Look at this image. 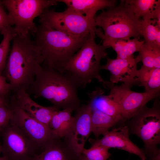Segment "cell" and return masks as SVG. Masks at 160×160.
Here are the masks:
<instances>
[{
    "label": "cell",
    "mask_w": 160,
    "mask_h": 160,
    "mask_svg": "<svg viewBox=\"0 0 160 160\" xmlns=\"http://www.w3.org/2000/svg\"><path fill=\"white\" fill-rule=\"evenodd\" d=\"M80 86L69 73H61L41 65L37 68L34 81L26 91L35 98L43 97L58 109L76 111L81 101L78 96Z\"/></svg>",
    "instance_id": "cell-1"
},
{
    "label": "cell",
    "mask_w": 160,
    "mask_h": 160,
    "mask_svg": "<svg viewBox=\"0 0 160 160\" xmlns=\"http://www.w3.org/2000/svg\"><path fill=\"white\" fill-rule=\"evenodd\" d=\"M5 68L6 79L11 91L15 92L21 89L26 91L33 84L38 67L44 62L41 52L29 35L17 34Z\"/></svg>",
    "instance_id": "cell-2"
},
{
    "label": "cell",
    "mask_w": 160,
    "mask_h": 160,
    "mask_svg": "<svg viewBox=\"0 0 160 160\" xmlns=\"http://www.w3.org/2000/svg\"><path fill=\"white\" fill-rule=\"evenodd\" d=\"M34 41L46 66L62 73L63 65L81 47L86 40L76 38L41 25Z\"/></svg>",
    "instance_id": "cell-3"
},
{
    "label": "cell",
    "mask_w": 160,
    "mask_h": 160,
    "mask_svg": "<svg viewBox=\"0 0 160 160\" xmlns=\"http://www.w3.org/2000/svg\"><path fill=\"white\" fill-rule=\"evenodd\" d=\"M95 31L90 33L89 38L81 47L63 65L62 73L71 74L84 88L94 79L103 83L104 80L100 76V62L107 56L108 47L97 44L95 41Z\"/></svg>",
    "instance_id": "cell-4"
},
{
    "label": "cell",
    "mask_w": 160,
    "mask_h": 160,
    "mask_svg": "<svg viewBox=\"0 0 160 160\" xmlns=\"http://www.w3.org/2000/svg\"><path fill=\"white\" fill-rule=\"evenodd\" d=\"M94 19L95 26L101 27L107 37L128 41L132 37L139 39L142 36V20L134 15L124 0L117 6L102 10Z\"/></svg>",
    "instance_id": "cell-5"
},
{
    "label": "cell",
    "mask_w": 160,
    "mask_h": 160,
    "mask_svg": "<svg viewBox=\"0 0 160 160\" xmlns=\"http://www.w3.org/2000/svg\"><path fill=\"white\" fill-rule=\"evenodd\" d=\"M39 17L41 25L79 39L88 38L96 28L95 20L69 8L61 12L47 9Z\"/></svg>",
    "instance_id": "cell-6"
},
{
    "label": "cell",
    "mask_w": 160,
    "mask_h": 160,
    "mask_svg": "<svg viewBox=\"0 0 160 160\" xmlns=\"http://www.w3.org/2000/svg\"><path fill=\"white\" fill-rule=\"evenodd\" d=\"M8 11L17 34L34 35L37 26L34 19L46 9L57 4V0H3L1 1Z\"/></svg>",
    "instance_id": "cell-7"
},
{
    "label": "cell",
    "mask_w": 160,
    "mask_h": 160,
    "mask_svg": "<svg viewBox=\"0 0 160 160\" xmlns=\"http://www.w3.org/2000/svg\"><path fill=\"white\" fill-rule=\"evenodd\" d=\"M159 97L155 98L153 106L145 105L130 119L128 125L129 134L140 137L144 144V152L157 148L160 143V106Z\"/></svg>",
    "instance_id": "cell-8"
},
{
    "label": "cell",
    "mask_w": 160,
    "mask_h": 160,
    "mask_svg": "<svg viewBox=\"0 0 160 160\" xmlns=\"http://www.w3.org/2000/svg\"><path fill=\"white\" fill-rule=\"evenodd\" d=\"M1 152L7 160H32L40 148L10 121L0 130Z\"/></svg>",
    "instance_id": "cell-9"
},
{
    "label": "cell",
    "mask_w": 160,
    "mask_h": 160,
    "mask_svg": "<svg viewBox=\"0 0 160 160\" xmlns=\"http://www.w3.org/2000/svg\"><path fill=\"white\" fill-rule=\"evenodd\" d=\"M102 84L104 87L110 90L108 97L119 106L123 119L125 120L133 116L146 104L159 96V92H139L132 91L124 84L116 85L109 81Z\"/></svg>",
    "instance_id": "cell-10"
},
{
    "label": "cell",
    "mask_w": 160,
    "mask_h": 160,
    "mask_svg": "<svg viewBox=\"0 0 160 160\" xmlns=\"http://www.w3.org/2000/svg\"><path fill=\"white\" fill-rule=\"evenodd\" d=\"M10 121L18 127L40 148L42 149L54 138L49 127L32 118L18 107L11 97Z\"/></svg>",
    "instance_id": "cell-11"
},
{
    "label": "cell",
    "mask_w": 160,
    "mask_h": 160,
    "mask_svg": "<svg viewBox=\"0 0 160 160\" xmlns=\"http://www.w3.org/2000/svg\"><path fill=\"white\" fill-rule=\"evenodd\" d=\"M106 58V64L101 65L100 68L101 69L110 72L111 82L114 84L122 82L129 88L136 85L140 86L137 77V65L141 61L139 54L136 58L132 59H112L107 56Z\"/></svg>",
    "instance_id": "cell-12"
},
{
    "label": "cell",
    "mask_w": 160,
    "mask_h": 160,
    "mask_svg": "<svg viewBox=\"0 0 160 160\" xmlns=\"http://www.w3.org/2000/svg\"><path fill=\"white\" fill-rule=\"evenodd\" d=\"M129 135L128 127L125 125L108 131L101 139L89 138V141L92 145H100L109 149H120L137 156L141 160H145L143 150L132 142L129 138Z\"/></svg>",
    "instance_id": "cell-13"
},
{
    "label": "cell",
    "mask_w": 160,
    "mask_h": 160,
    "mask_svg": "<svg viewBox=\"0 0 160 160\" xmlns=\"http://www.w3.org/2000/svg\"><path fill=\"white\" fill-rule=\"evenodd\" d=\"M72 127L67 137L80 152L82 151L91 132L92 110L88 103L83 105L76 111Z\"/></svg>",
    "instance_id": "cell-14"
},
{
    "label": "cell",
    "mask_w": 160,
    "mask_h": 160,
    "mask_svg": "<svg viewBox=\"0 0 160 160\" xmlns=\"http://www.w3.org/2000/svg\"><path fill=\"white\" fill-rule=\"evenodd\" d=\"M81 154L67 137L55 138L32 160H77Z\"/></svg>",
    "instance_id": "cell-15"
},
{
    "label": "cell",
    "mask_w": 160,
    "mask_h": 160,
    "mask_svg": "<svg viewBox=\"0 0 160 160\" xmlns=\"http://www.w3.org/2000/svg\"><path fill=\"white\" fill-rule=\"evenodd\" d=\"M12 96L15 104L31 116L46 125L49 124L54 113L60 110L54 106L44 107L35 102L24 89Z\"/></svg>",
    "instance_id": "cell-16"
},
{
    "label": "cell",
    "mask_w": 160,
    "mask_h": 160,
    "mask_svg": "<svg viewBox=\"0 0 160 160\" xmlns=\"http://www.w3.org/2000/svg\"><path fill=\"white\" fill-rule=\"evenodd\" d=\"M71 8L83 15L89 20H94L99 10L109 9L116 6V0H57Z\"/></svg>",
    "instance_id": "cell-17"
},
{
    "label": "cell",
    "mask_w": 160,
    "mask_h": 160,
    "mask_svg": "<svg viewBox=\"0 0 160 160\" xmlns=\"http://www.w3.org/2000/svg\"><path fill=\"white\" fill-rule=\"evenodd\" d=\"M104 90L99 87H96L92 92L87 93L90 99L88 103L92 111L98 110L111 116H121L123 117L121 111L118 105L108 95H104Z\"/></svg>",
    "instance_id": "cell-18"
},
{
    "label": "cell",
    "mask_w": 160,
    "mask_h": 160,
    "mask_svg": "<svg viewBox=\"0 0 160 160\" xmlns=\"http://www.w3.org/2000/svg\"><path fill=\"white\" fill-rule=\"evenodd\" d=\"M134 15L143 20L156 19L160 26V1L125 0Z\"/></svg>",
    "instance_id": "cell-19"
},
{
    "label": "cell",
    "mask_w": 160,
    "mask_h": 160,
    "mask_svg": "<svg viewBox=\"0 0 160 160\" xmlns=\"http://www.w3.org/2000/svg\"><path fill=\"white\" fill-rule=\"evenodd\" d=\"M73 111L71 109H64L54 113L49 126L54 137L63 138L69 134L73 123Z\"/></svg>",
    "instance_id": "cell-20"
},
{
    "label": "cell",
    "mask_w": 160,
    "mask_h": 160,
    "mask_svg": "<svg viewBox=\"0 0 160 160\" xmlns=\"http://www.w3.org/2000/svg\"><path fill=\"white\" fill-rule=\"evenodd\" d=\"M121 116H112L98 110L92 111L91 116V132L96 139L99 138L119 121L122 120Z\"/></svg>",
    "instance_id": "cell-21"
},
{
    "label": "cell",
    "mask_w": 160,
    "mask_h": 160,
    "mask_svg": "<svg viewBox=\"0 0 160 160\" xmlns=\"http://www.w3.org/2000/svg\"><path fill=\"white\" fill-rule=\"evenodd\" d=\"M137 77L140 86L144 87V92L160 91V68H148L142 65L137 70Z\"/></svg>",
    "instance_id": "cell-22"
},
{
    "label": "cell",
    "mask_w": 160,
    "mask_h": 160,
    "mask_svg": "<svg viewBox=\"0 0 160 160\" xmlns=\"http://www.w3.org/2000/svg\"><path fill=\"white\" fill-rule=\"evenodd\" d=\"M160 26L156 20H142L141 30L144 43L147 45L160 48Z\"/></svg>",
    "instance_id": "cell-23"
},
{
    "label": "cell",
    "mask_w": 160,
    "mask_h": 160,
    "mask_svg": "<svg viewBox=\"0 0 160 160\" xmlns=\"http://www.w3.org/2000/svg\"><path fill=\"white\" fill-rule=\"evenodd\" d=\"M139 52L142 65L160 68V48L152 47L144 43Z\"/></svg>",
    "instance_id": "cell-24"
},
{
    "label": "cell",
    "mask_w": 160,
    "mask_h": 160,
    "mask_svg": "<svg viewBox=\"0 0 160 160\" xmlns=\"http://www.w3.org/2000/svg\"><path fill=\"white\" fill-rule=\"evenodd\" d=\"M3 39L0 43V75L5 68L8 55L10 49V42L17 34L13 27L9 26L1 30Z\"/></svg>",
    "instance_id": "cell-25"
},
{
    "label": "cell",
    "mask_w": 160,
    "mask_h": 160,
    "mask_svg": "<svg viewBox=\"0 0 160 160\" xmlns=\"http://www.w3.org/2000/svg\"><path fill=\"white\" fill-rule=\"evenodd\" d=\"M144 43V40L139 41V39L135 38L126 41L121 50L117 53V56L116 58H134V53L135 52H139Z\"/></svg>",
    "instance_id": "cell-26"
},
{
    "label": "cell",
    "mask_w": 160,
    "mask_h": 160,
    "mask_svg": "<svg viewBox=\"0 0 160 160\" xmlns=\"http://www.w3.org/2000/svg\"><path fill=\"white\" fill-rule=\"evenodd\" d=\"M108 148L100 145H93L89 149L84 148L82 153L91 160H108L111 156Z\"/></svg>",
    "instance_id": "cell-27"
},
{
    "label": "cell",
    "mask_w": 160,
    "mask_h": 160,
    "mask_svg": "<svg viewBox=\"0 0 160 160\" xmlns=\"http://www.w3.org/2000/svg\"><path fill=\"white\" fill-rule=\"evenodd\" d=\"M11 114L9 100L0 106V130L8 123Z\"/></svg>",
    "instance_id": "cell-28"
},
{
    "label": "cell",
    "mask_w": 160,
    "mask_h": 160,
    "mask_svg": "<svg viewBox=\"0 0 160 160\" xmlns=\"http://www.w3.org/2000/svg\"><path fill=\"white\" fill-rule=\"evenodd\" d=\"M0 1V31L4 29L13 25L12 21L8 13L4 10Z\"/></svg>",
    "instance_id": "cell-29"
},
{
    "label": "cell",
    "mask_w": 160,
    "mask_h": 160,
    "mask_svg": "<svg viewBox=\"0 0 160 160\" xmlns=\"http://www.w3.org/2000/svg\"><path fill=\"white\" fill-rule=\"evenodd\" d=\"M11 91L10 86L7 82L5 77L0 75V94L6 97Z\"/></svg>",
    "instance_id": "cell-30"
},
{
    "label": "cell",
    "mask_w": 160,
    "mask_h": 160,
    "mask_svg": "<svg viewBox=\"0 0 160 160\" xmlns=\"http://www.w3.org/2000/svg\"><path fill=\"white\" fill-rule=\"evenodd\" d=\"M144 153L145 160H160V149L158 148Z\"/></svg>",
    "instance_id": "cell-31"
},
{
    "label": "cell",
    "mask_w": 160,
    "mask_h": 160,
    "mask_svg": "<svg viewBox=\"0 0 160 160\" xmlns=\"http://www.w3.org/2000/svg\"><path fill=\"white\" fill-rule=\"evenodd\" d=\"M77 160H91L87 158L83 153H82Z\"/></svg>",
    "instance_id": "cell-32"
},
{
    "label": "cell",
    "mask_w": 160,
    "mask_h": 160,
    "mask_svg": "<svg viewBox=\"0 0 160 160\" xmlns=\"http://www.w3.org/2000/svg\"><path fill=\"white\" fill-rule=\"evenodd\" d=\"M9 101L7 98L0 100V106L8 102Z\"/></svg>",
    "instance_id": "cell-33"
},
{
    "label": "cell",
    "mask_w": 160,
    "mask_h": 160,
    "mask_svg": "<svg viewBox=\"0 0 160 160\" xmlns=\"http://www.w3.org/2000/svg\"><path fill=\"white\" fill-rule=\"evenodd\" d=\"M0 160H7V159L4 157L0 156Z\"/></svg>",
    "instance_id": "cell-34"
},
{
    "label": "cell",
    "mask_w": 160,
    "mask_h": 160,
    "mask_svg": "<svg viewBox=\"0 0 160 160\" xmlns=\"http://www.w3.org/2000/svg\"><path fill=\"white\" fill-rule=\"evenodd\" d=\"M7 98L6 97L0 96V100Z\"/></svg>",
    "instance_id": "cell-35"
},
{
    "label": "cell",
    "mask_w": 160,
    "mask_h": 160,
    "mask_svg": "<svg viewBox=\"0 0 160 160\" xmlns=\"http://www.w3.org/2000/svg\"><path fill=\"white\" fill-rule=\"evenodd\" d=\"M1 145L0 144V153L1 152Z\"/></svg>",
    "instance_id": "cell-36"
},
{
    "label": "cell",
    "mask_w": 160,
    "mask_h": 160,
    "mask_svg": "<svg viewBox=\"0 0 160 160\" xmlns=\"http://www.w3.org/2000/svg\"><path fill=\"white\" fill-rule=\"evenodd\" d=\"M0 96H3V97H6V96H3V95H2L0 94Z\"/></svg>",
    "instance_id": "cell-37"
},
{
    "label": "cell",
    "mask_w": 160,
    "mask_h": 160,
    "mask_svg": "<svg viewBox=\"0 0 160 160\" xmlns=\"http://www.w3.org/2000/svg\"><path fill=\"white\" fill-rule=\"evenodd\" d=\"M111 160L110 159V160Z\"/></svg>",
    "instance_id": "cell-38"
}]
</instances>
